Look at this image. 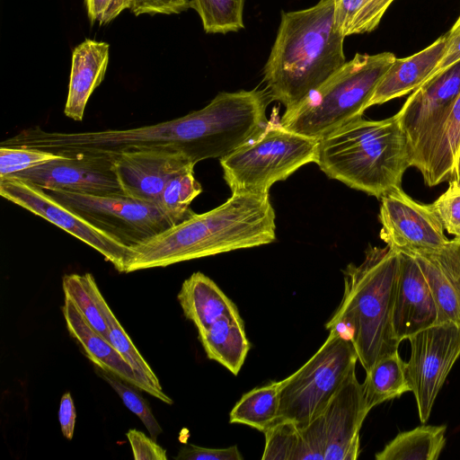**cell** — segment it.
<instances>
[{
	"instance_id": "1f68e13d",
	"label": "cell",
	"mask_w": 460,
	"mask_h": 460,
	"mask_svg": "<svg viewBox=\"0 0 460 460\" xmlns=\"http://www.w3.org/2000/svg\"><path fill=\"white\" fill-rule=\"evenodd\" d=\"M100 376L119 394L127 408L136 414L143 422L150 436L156 441L162 433V428L155 420L147 402L131 386L121 382L118 376L101 369Z\"/></svg>"
},
{
	"instance_id": "7c38bea8",
	"label": "cell",
	"mask_w": 460,
	"mask_h": 460,
	"mask_svg": "<svg viewBox=\"0 0 460 460\" xmlns=\"http://www.w3.org/2000/svg\"><path fill=\"white\" fill-rule=\"evenodd\" d=\"M0 195L95 249L119 272L124 273L128 247L94 227L43 189L17 178L7 177L0 179Z\"/></svg>"
},
{
	"instance_id": "30bf717a",
	"label": "cell",
	"mask_w": 460,
	"mask_h": 460,
	"mask_svg": "<svg viewBox=\"0 0 460 460\" xmlns=\"http://www.w3.org/2000/svg\"><path fill=\"white\" fill-rule=\"evenodd\" d=\"M460 93V61L426 80L396 113L405 135L411 166L426 173L438 133Z\"/></svg>"
},
{
	"instance_id": "8992f818",
	"label": "cell",
	"mask_w": 460,
	"mask_h": 460,
	"mask_svg": "<svg viewBox=\"0 0 460 460\" xmlns=\"http://www.w3.org/2000/svg\"><path fill=\"white\" fill-rule=\"evenodd\" d=\"M395 58L387 51L357 53L304 99L286 108L280 124L295 133L320 139L361 118L380 79Z\"/></svg>"
},
{
	"instance_id": "4fadbf2b",
	"label": "cell",
	"mask_w": 460,
	"mask_h": 460,
	"mask_svg": "<svg viewBox=\"0 0 460 460\" xmlns=\"http://www.w3.org/2000/svg\"><path fill=\"white\" fill-rule=\"evenodd\" d=\"M382 240L398 252L416 255L438 250L448 239L432 205L413 200L396 188L381 198Z\"/></svg>"
},
{
	"instance_id": "e575fe53",
	"label": "cell",
	"mask_w": 460,
	"mask_h": 460,
	"mask_svg": "<svg viewBox=\"0 0 460 460\" xmlns=\"http://www.w3.org/2000/svg\"><path fill=\"white\" fill-rule=\"evenodd\" d=\"M134 0H85L87 15L92 23L105 25L124 10L132 9Z\"/></svg>"
},
{
	"instance_id": "5b68a950",
	"label": "cell",
	"mask_w": 460,
	"mask_h": 460,
	"mask_svg": "<svg viewBox=\"0 0 460 460\" xmlns=\"http://www.w3.org/2000/svg\"><path fill=\"white\" fill-rule=\"evenodd\" d=\"M368 411L352 372L327 406L307 425L279 421L264 432L262 460H356L359 430Z\"/></svg>"
},
{
	"instance_id": "f1b7e54d",
	"label": "cell",
	"mask_w": 460,
	"mask_h": 460,
	"mask_svg": "<svg viewBox=\"0 0 460 460\" xmlns=\"http://www.w3.org/2000/svg\"><path fill=\"white\" fill-rule=\"evenodd\" d=\"M194 165L190 164L174 175L160 196L158 206L174 225L193 213L190 205L202 191L200 183L194 177Z\"/></svg>"
},
{
	"instance_id": "6da1fadb",
	"label": "cell",
	"mask_w": 460,
	"mask_h": 460,
	"mask_svg": "<svg viewBox=\"0 0 460 460\" xmlns=\"http://www.w3.org/2000/svg\"><path fill=\"white\" fill-rule=\"evenodd\" d=\"M270 195L232 193L218 207L128 247L124 273L257 247L276 239Z\"/></svg>"
},
{
	"instance_id": "3957f363",
	"label": "cell",
	"mask_w": 460,
	"mask_h": 460,
	"mask_svg": "<svg viewBox=\"0 0 460 460\" xmlns=\"http://www.w3.org/2000/svg\"><path fill=\"white\" fill-rule=\"evenodd\" d=\"M400 253L388 245H369L359 265L343 270L344 293L326 323L327 330L348 339L364 369L398 351L393 313L399 274Z\"/></svg>"
},
{
	"instance_id": "2e32d148",
	"label": "cell",
	"mask_w": 460,
	"mask_h": 460,
	"mask_svg": "<svg viewBox=\"0 0 460 460\" xmlns=\"http://www.w3.org/2000/svg\"><path fill=\"white\" fill-rule=\"evenodd\" d=\"M400 253L393 327L399 342L438 323V309L416 259Z\"/></svg>"
},
{
	"instance_id": "8d00e7d4",
	"label": "cell",
	"mask_w": 460,
	"mask_h": 460,
	"mask_svg": "<svg viewBox=\"0 0 460 460\" xmlns=\"http://www.w3.org/2000/svg\"><path fill=\"white\" fill-rule=\"evenodd\" d=\"M127 438L131 446L134 458L136 460H166V450L160 447L155 439L147 437L145 433L129 429Z\"/></svg>"
},
{
	"instance_id": "9c48e42d",
	"label": "cell",
	"mask_w": 460,
	"mask_h": 460,
	"mask_svg": "<svg viewBox=\"0 0 460 460\" xmlns=\"http://www.w3.org/2000/svg\"><path fill=\"white\" fill-rule=\"evenodd\" d=\"M94 227L127 247L174 226L155 203L128 196H98L64 190H44Z\"/></svg>"
},
{
	"instance_id": "8fae6325",
	"label": "cell",
	"mask_w": 460,
	"mask_h": 460,
	"mask_svg": "<svg viewBox=\"0 0 460 460\" xmlns=\"http://www.w3.org/2000/svg\"><path fill=\"white\" fill-rule=\"evenodd\" d=\"M411 357L406 363L411 390L420 420L425 423L447 375L460 356V325L442 323L408 338Z\"/></svg>"
},
{
	"instance_id": "5bb4252c",
	"label": "cell",
	"mask_w": 460,
	"mask_h": 460,
	"mask_svg": "<svg viewBox=\"0 0 460 460\" xmlns=\"http://www.w3.org/2000/svg\"><path fill=\"white\" fill-rule=\"evenodd\" d=\"M9 177L22 180L43 190H64L98 196H126L117 177L114 158L110 155H61L57 159Z\"/></svg>"
},
{
	"instance_id": "836d02e7",
	"label": "cell",
	"mask_w": 460,
	"mask_h": 460,
	"mask_svg": "<svg viewBox=\"0 0 460 460\" xmlns=\"http://www.w3.org/2000/svg\"><path fill=\"white\" fill-rule=\"evenodd\" d=\"M431 205L444 229L460 237V188L448 187Z\"/></svg>"
},
{
	"instance_id": "d4e9b609",
	"label": "cell",
	"mask_w": 460,
	"mask_h": 460,
	"mask_svg": "<svg viewBox=\"0 0 460 460\" xmlns=\"http://www.w3.org/2000/svg\"><path fill=\"white\" fill-rule=\"evenodd\" d=\"M447 427L421 425L399 433L382 451L376 460H437L446 443Z\"/></svg>"
},
{
	"instance_id": "603a6c76",
	"label": "cell",
	"mask_w": 460,
	"mask_h": 460,
	"mask_svg": "<svg viewBox=\"0 0 460 460\" xmlns=\"http://www.w3.org/2000/svg\"><path fill=\"white\" fill-rule=\"evenodd\" d=\"M366 373L362 386L368 412L373 407L411 391L406 362L402 361L398 351L382 358Z\"/></svg>"
},
{
	"instance_id": "ac0fdd59",
	"label": "cell",
	"mask_w": 460,
	"mask_h": 460,
	"mask_svg": "<svg viewBox=\"0 0 460 460\" xmlns=\"http://www.w3.org/2000/svg\"><path fill=\"white\" fill-rule=\"evenodd\" d=\"M62 312L69 333L80 343L87 358L100 369L118 376L167 404H172V400L164 392L144 383L137 376L126 358L89 324L67 297H65Z\"/></svg>"
},
{
	"instance_id": "9a60e30c",
	"label": "cell",
	"mask_w": 460,
	"mask_h": 460,
	"mask_svg": "<svg viewBox=\"0 0 460 460\" xmlns=\"http://www.w3.org/2000/svg\"><path fill=\"white\" fill-rule=\"evenodd\" d=\"M114 158L115 171L124 194L158 205L167 182L190 164L183 153L166 150L124 151Z\"/></svg>"
},
{
	"instance_id": "f35d334b",
	"label": "cell",
	"mask_w": 460,
	"mask_h": 460,
	"mask_svg": "<svg viewBox=\"0 0 460 460\" xmlns=\"http://www.w3.org/2000/svg\"><path fill=\"white\" fill-rule=\"evenodd\" d=\"M447 34V45L445 53L435 69L426 80L443 73L460 61V30L456 31H448Z\"/></svg>"
},
{
	"instance_id": "4dcf8cb0",
	"label": "cell",
	"mask_w": 460,
	"mask_h": 460,
	"mask_svg": "<svg viewBox=\"0 0 460 460\" xmlns=\"http://www.w3.org/2000/svg\"><path fill=\"white\" fill-rule=\"evenodd\" d=\"M65 297L72 300L89 324L109 341L106 321L84 285L82 275H65L62 280Z\"/></svg>"
},
{
	"instance_id": "d590c367",
	"label": "cell",
	"mask_w": 460,
	"mask_h": 460,
	"mask_svg": "<svg viewBox=\"0 0 460 460\" xmlns=\"http://www.w3.org/2000/svg\"><path fill=\"white\" fill-rule=\"evenodd\" d=\"M175 459L179 460H243L237 446L226 448H208L193 444L183 446Z\"/></svg>"
},
{
	"instance_id": "cb8c5ba5",
	"label": "cell",
	"mask_w": 460,
	"mask_h": 460,
	"mask_svg": "<svg viewBox=\"0 0 460 460\" xmlns=\"http://www.w3.org/2000/svg\"><path fill=\"white\" fill-rule=\"evenodd\" d=\"M82 279L84 287L92 296L106 321L109 341L126 358L137 376L144 383L151 385L160 392H164L155 372L141 356L103 298L93 276L91 273H84L82 275Z\"/></svg>"
},
{
	"instance_id": "f546056e",
	"label": "cell",
	"mask_w": 460,
	"mask_h": 460,
	"mask_svg": "<svg viewBox=\"0 0 460 460\" xmlns=\"http://www.w3.org/2000/svg\"><path fill=\"white\" fill-rule=\"evenodd\" d=\"M207 33L226 34L244 28V0H190Z\"/></svg>"
},
{
	"instance_id": "74e56055",
	"label": "cell",
	"mask_w": 460,
	"mask_h": 460,
	"mask_svg": "<svg viewBox=\"0 0 460 460\" xmlns=\"http://www.w3.org/2000/svg\"><path fill=\"white\" fill-rule=\"evenodd\" d=\"M190 8V0H134L131 12L140 14H178Z\"/></svg>"
},
{
	"instance_id": "44dd1931",
	"label": "cell",
	"mask_w": 460,
	"mask_h": 460,
	"mask_svg": "<svg viewBox=\"0 0 460 460\" xmlns=\"http://www.w3.org/2000/svg\"><path fill=\"white\" fill-rule=\"evenodd\" d=\"M183 314L201 332L223 317L242 318L235 304L208 276L198 271L181 285L177 296Z\"/></svg>"
},
{
	"instance_id": "e0dca14e",
	"label": "cell",
	"mask_w": 460,
	"mask_h": 460,
	"mask_svg": "<svg viewBox=\"0 0 460 460\" xmlns=\"http://www.w3.org/2000/svg\"><path fill=\"white\" fill-rule=\"evenodd\" d=\"M413 257L434 297L438 323L460 325V237L448 240L438 250Z\"/></svg>"
},
{
	"instance_id": "7402d4cb",
	"label": "cell",
	"mask_w": 460,
	"mask_h": 460,
	"mask_svg": "<svg viewBox=\"0 0 460 460\" xmlns=\"http://www.w3.org/2000/svg\"><path fill=\"white\" fill-rule=\"evenodd\" d=\"M199 340L209 359L218 362L235 376L251 347L242 318L223 317L199 332Z\"/></svg>"
},
{
	"instance_id": "484cf974",
	"label": "cell",
	"mask_w": 460,
	"mask_h": 460,
	"mask_svg": "<svg viewBox=\"0 0 460 460\" xmlns=\"http://www.w3.org/2000/svg\"><path fill=\"white\" fill-rule=\"evenodd\" d=\"M460 149V93L453 102L436 137L426 173L425 183L433 187L447 181Z\"/></svg>"
},
{
	"instance_id": "4316f807",
	"label": "cell",
	"mask_w": 460,
	"mask_h": 460,
	"mask_svg": "<svg viewBox=\"0 0 460 460\" xmlns=\"http://www.w3.org/2000/svg\"><path fill=\"white\" fill-rule=\"evenodd\" d=\"M280 381L254 388L243 394L229 415L230 423H240L265 432L279 420Z\"/></svg>"
},
{
	"instance_id": "d6986e66",
	"label": "cell",
	"mask_w": 460,
	"mask_h": 460,
	"mask_svg": "<svg viewBox=\"0 0 460 460\" xmlns=\"http://www.w3.org/2000/svg\"><path fill=\"white\" fill-rule=\"evenodd\" d=\"M447 45V34L410 57L396 58L380 79L367 108L402 97L417 89L435 69Z\"/></svg>"
},
{
	"instance_id": "d6a6232c",
	"label": "cell",
	"mask_w": 460,
	"mask_h": 460,
	"mask_svg": "<svg viewBox=\"0 0 460 460\" xmlns=\"http://www.w3.org/2000/svg\"><path fill=\"white\" fill-rule=\"evenodd\" d=\"M60 156L61 155L26 146H0V179Z\"/></svg>"
},
{
	"instance_id": "83f0119b",
	"label": "cell",
	"mask_w": 460,
	"mask_h": 460,
	"mask_svg": "<svg viewBox=\"0 0 460 460\" xmlns=\"http://www.w3.org/2000/svg\"><path fill=\"white\" fill-rule=\"evenodd\" d=\"M395 0H333L335 22L342 35L376 30Z\"/></svg>"
},
{
	"instance_id": "ffe728a7",
	"label": "cell",
	"mask_w": 460,
	"mask_h": 460,
	"mask_svg": "<svg viewBox=\"0 0 460 460\" xmlns=\"http://www.w3.org/2000/svg\"><path fill=\"white\" fill-rule=\"evenodd\" d=\"M110 45L86 39L72 54L68 94L64 109L66 117L81 121L87 102L104 79L109 63Z\"/></svg>"
},
{
	"instance_id": "ba28073f",
	"label": "cell",
	"mask_w": 460,
	"mask_h": 460,
	"mask_svg": "<svg viewBox=\"0 0 460 460\" xmlns=\"http://www.w3.org/2000/svg\"><path fill=\"white\" fill-rule=\"evenodd\" d=\"M357 360L351 342L331 331L314 355L280 381L277 422L290 421L298 429L307 425L323 411L355 371Z\"/></svg>"
},
{
	"instance_id": "277c9868",
	"label": "cell",
	"mask_w": 460,
	"mask_h": 460,
	"mask_svg": "<svg viewBox=\"0 0 460 460\" xmlns=\"http://www.w3.org/2000/svg\"><path fill=\"white\" fill-rule=\"evenodd\" d=\"M314 163L329 178L379 199L402 187L411 166L396 114L381 120L361 117L318 139Z\"/></svg>"
},
{
	"instance_id": "b9f144b4",
	"label": "cell",
	"mask_w": 460,
	"mask_h": 460,
	"mask_svg": "<svg viewBox=\"0 0 460 460\" xmlns=\"http://www.w3.org/2000/svg\"><path fill=\"white\" fill-rule=\"evenodd\" d=\"M459 30H460V14H459L457 20L456 21L455 24L452 26V28L449 31H459Z\"/></svg>"
},
{
	"instance_id": "ab89813d",
	"label": "cell",
	"mask_w": 460,
	"mask_h": 460,
	"mask_svg": "<svg viewBox=\"0 0 460 460\" xmlns=\"http://www.w3.org/2000/svg\"><path fill=\"white\" fill-rule=\"evenodd\" d=\"M75 408L70 393L63 394L60 400L58 420L63 436L70 440L74 436L75 423Z\"/></svg>"
},
{
	"instance_id": "52a82bcc",
	"label": "cell",
	"mask_w": 460,
	"mask_h": 460,
	"mask_svg": "<svg viewBox=\"0 0 460 460\" xmlns=\"http://www.w3.org/2000/svg\"><path fill=\"white\" fill-rule=\"evenodd\" d=\"M318 139L268 121L254 137L219 159L224 179L232 193L269 194L305 164L314 163Z\"/></svg>"
},
{
	"instance_id": "60d3db41",
	"label": "cell",
	"mask_w": 460,
	"mask_h": 460,
	"mask_svg": "<svg viewBox=\"0 0 460 460\" xmlns=\"http://www.w3.org/2000/svg\"><path fill=\"white\" fill-rule=\"evenodd\" d=\"M447 181L449 183L448 187L460 188V149Z\"/></svg>"
},
{
	"instance_id": "7a4b0ae2",
	"label": "cell",
	"mask_w": 460,
	"mask_h": 460,
	"mask_svg": "<svg viewBox=\"0 0 460 460\" xmlns=\"http://www.w3.org/2000/svg\"><path fill=\"white\" fill-rule=\"evenodd\" d=\"M344 39L335 22L333 0L282 12L263 69L270 99L289 108L321 85L346 63Z\"/></svg>"
}]
</instances>
